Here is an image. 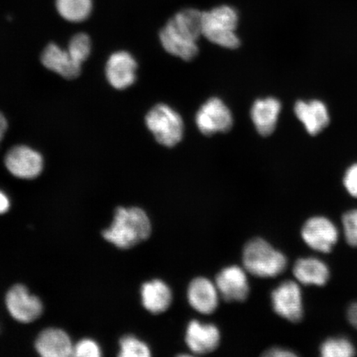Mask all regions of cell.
Returning a JSON list of instances; mask_svg holds the SVG:
<instances>
[{
    "mask_svg": "<svg viewBox=\"0 0 357 357\" xmlns=\"http://www.w3.org/2000/svg\"><path fill=\"white\" fill-rule=\"evenodd\" d=\"M202 36V12L185 8L176 13L160 31V40L169 54L192 61L199 53L198 42Z\"/></svg>",
    "mask_w": 357,
    "mask_h": 357,
    "instance_id": "6da1fadb",
    "label": "cell"
},
{
    "mask_svg": "<svg viewBox=\"0 0 357 357\" xmlns=\"http://www.w3.org/2000/svg\"><path fill=\"white\" fill-rule=\"evenodd\" d=\"M151 233L149 217L137 207L117 208L113 223L102 231L106 241L121 249H129L144 242Z\"/></svg>",
    "mask_w": 357,
    "mask_h": 357,
    "instance_id": "7a4b0ae2",
    "label": "cell"
},
{
    "mask_svg": "<svg viewBox=\"0 0 357 357\" xmlns=\"http://www.w3.org/2000/svg\"><path fill=\"white\" fill-rule=\"evenodd\" d=\"M243 265L250 274L257 278H275L287 269V258L262 238H255L245 244Z\"/></svg>",
    "mask_w": 357,
    "mask_h": 357,
    "instance_id": "3957f363",
    "label": "cell"
},
{
    "mask_svg": "<svg viewBox=\"0 0 357 357\" xmlns=\"http://www.w3.org/2000/svg\"><path fill=\"white\" fill-rule=\"evenodd\" d=\"M238 25V12L233 7L222 6L202 12V36L218 47L231 50L239 47Z\"/></svg>",
    "mask_w": 357,
    "mask_h": 357,
    "instance_id": "277c9868",
    "label": "cell"
},
{
    "mask_svg": "<svg viewBox=\"0 0 357 357\" xmlns=\"http://www.w3.org/2000/svg\"><path fill=\"white\" fill-rule=\"evenodd\" d=\"M146 124L160 145L173 147L182 140L184 123L181 116L167 105L154 106L146 116Z\"/></svg>",
    "mask_w": 357,
    "mask_h": 357,
    "instance_id": "5b68a950",
    "label": "cell"
},
{
    "mask_svg": "<svg viewBox=\"0 0 357 357\" xmlns=\"http://www.w3.org/2000/svg\"><path fill=\"white\" fill-rule=\"evenodd\" d=\"M199 130L205 136L227 132L233 127L234 119L227 106L218 98H212L200 107L195 116Z\"/></svg>",
    "mask_w": 357,
    "mask_h": 357,
    "instance_id": "8992f818",
    "label": "cell"
},
{
    "mask_svg": "<svg viewBox=\"0 0 357 357\" xmlns=\"http://www.w3.org/2000/svg\"><path fill=\"white\" fill-rule=\"evenodd\" d=\"M301 236L307 245L316 252L330 253L339 238L336 225L324 216L312 217L303 225Z\"/></svg>",
    "mask_w": 357,
    "mask_h": 357,
    "instance_id": "52a82bcc",
    "label": "cell"
},
{
    "mask_svg": "<svg viewBox=\"0 0 357 357\" xmlns=\"http://www.w3.org/2000/svg\"><path fill=\"white\" fill-rule=\"evenodd\" d=\"M272 306L276 314L292 323L303 318V297L300 285L293 280H285L271 294Z\"/></svg>",
    "mask_w": 357,
    "mask_h": 357,
    "instance_id": "ba28073f",
    "label": "cell"
},
{
    "mask_svg": "<svg viewBox=\"0 0 357 357\" xmlns=\"http://www.w3.org/2000/svg\"><path fill=\"white\" fill-rule=\"evenodd\" d=\"M6 306L13 319L25 324L38 319L43 310L41 301L22 284H16L8 290Z\"/></svg>",
    "mask_w": 357,
    "mask_h": 357,
    "instance_id": "9c48e42d",
    "label": "cell"
},
{
    "mask_svg": "<svg viewBox=\"0 0 357 357\" xmlns=\"http://www.w3.org/2000/svg\"><path fill=\"white\" fill-rule=\"evenodd\" d=\"M4 162L12 175L26 180L38 177L43 168L42 155L26 146L13 147L8 151Z\"/></svg>",
    "mask_w": 357,
    "mask_h": 357,
    "instance_id": "30bf717a",
    "label": "cell"
},
{
    "mask_svg": "<svg viewBox=\"0 0 357 357\" xmlns=\"http://www.w3.org/2000/svg\"><path fill=\"white\" fill-rule=\"evenodd\" d=\"M216 287L223 300L243 302L250 291L247 275L242 268L231 266L225 268L216 278Z\"/></svg>",
    "mask_w": 357,
    "mask_h": 357,
    "instance_id": "8fae6325",
    "label": "cell"
},
{
    "mask_svg": "<svg viewBox=\"0 0 357 357\" xmlns=\"http://www.w3.org/2000/svg\"><path fill=\"white\" fill-rule=\"evenodd\" d=\"M137 67L135 59L128 52H115L107 62V79L115 89H126L135 82Z\"/></svg>",
    "mask_w": 357,
    "mask_h": 357,
    "instance_id": "7c38bea8",
    "label": "cell"
},
{
    "mask_svg": "<svg viewBox=\"0 0 357 357\" xmlns=\"http://www.w3.org/2000/svg\"><path fill=\"white\" fill-rule=\"evenodd\" d=\"M185 342L190 351L195 354H211L220 345V330L213 324L191 321L187 327Z\"/></svg>",
    "mask_w": 357,
    "mask_h": 357,
    "instance_id": "4fadbf2b",
    "label": "cell"
},
{
    "mask_svg": "<svg viewBox=\"0 0 357 357\" xmlns=\"http://www.w3.org/2000/svg\"><path fill=\"white\" fill-rule=\"evenodd\" d=\"M218 290L216 284L204 278H197L191 281L187 297L194 310L203 314H211L218 305Z\"/></svg>",
    "mask_w": 357,
    "mask_h": 357,
    "instance_id": "5bb4252c",
    "label": "cell"
},
{
    "mask_svg": "<svg viewBox=\"0 0 357 357\" xmlns=\"http://www.w3.org/2000/svg\"><path fill=\"white\" fill-rule=\"evenodd\" d=\"M41 60L46 68L66 79L77 78L82 71V65L74 59L68 50H63L54 43L45 48Z\"/></svg>",
    "mask_w": 357,
    "mask_h": 357,
    "instance_id": "9a60e30c",
    "label": "cell"
},
{
    "mask_svg": "<svg viewBox=\"0 0 357 357\" xmlns=\"http://www.w3.org/2000/svg\"><path fill=\"white\" fill-rule=\"evenodd\" d=\"M294 114L312 136L318 135L330 123L327 106L320 100L298 101Z\"/></svg>",
    "mask_w": 357,
    "mask_h": 357,
    "instance_id": "2e32d148",
    "label": "cell"
},
{
    "mask_svg": "<svg viewBox=\"0 0 357 357\" xmlns=\"http://www.w3.org/2000/svg\"><path fill=\"white\" fill-rule=\"evenodd\" d=\"M36 350L44 357H69L74 356V346L64 331L48 328L40 333L35 343Z\"/></svg>",
    "mask_w": 357,
    "mask_h": 357,
    "instance_id": "e0dca14e",
    "label": "cell"
},
{
    "mask_svg": "<svg viewBox=\"0 0 357 357\" xmlns=\"http://www.w3.org/2000/svg\"><path fill=\"white\" fill-rule=\"evenodd\" d=\"M281 104L275 98H266L254 102L251 117L254 126L261 136L267 137L273 133L278 125Z\"/></svg>",
    "mask_w": 357,
    "mask_h": 357,
    "instance_id": "ac0fdd59",
    "label": "cell"
},
{
    "mask_svg": "<svg viewBox=\"0 0 357 357\" xmlns=\"http://www.w3.org/2000/svg\"><path fill=\"white\" fill-rule=\"evenodd\" d=\"M294 278L301 284L324 287L330 279V270L327 264L316 257L301 258L294 263Z\"/></svg>",
    "mask_w": 357,
    "mask_h": 357,
    "instance_id": "d6986e66",
    "label": "cell"
},
{
    "mask_svg": "<svg viewBox=\"0 0 357 357\" xmlns=\"http://www.w3.org/2000/svg\"><path fill=\"white\" fill-rule=\"evenodd\" d=\"M142 305L153 314L166 312L172 303V292L168 285L160 280L146 282L141 289Z\"/></svg>",
    "mask_w": 357,
    "mask_h": 357,
    "instance_id": "ffe728a7",
    "label": "cell"
},
{
    "mask_svg": "<svg viewBox=\"0 0 357 357\" xmlns=\"http://www.w3.org/2000/svg\"><path fill=\"white\" fill-rule=\"evenodd\" d=\"M56 6L64 20L79 22L91 15L93 2L92 0H56Z\"/></svg>",
    "mask_w": 357,
    "mask_h": 357,
    "instance_id": "44dd1931",
    "label": "cell"
},
{
    "mask_svg": "<svg viewBox=\"0 0 357 357\" xmlns=\"http://www.w3.org/2000/svg\"><path fill=\"white\" fill-rule=\"evenodd\" d=\"M323 357H351L356 354V348L349 339L344 337H330L320 346Z\"/></svg>",
    "mask_w": 357,
    "mask_h": 357,
    "instance_id": "7402d4cb",
    "label": "cell"
},
{
    "mask_svg": "<svg viewBox=\"0 0 357 357\" xmlns=\"http://www.w3.org/2000/svg\"><path fill=\"white\" fill-rule=\"evenodd\" d=\"M121 357H149L151 351L149 346L132 335L123 337L120 340V354Z\"/></svg>",
    "mask_w": 357,
    "mask_h": 357,
    "instance_id": "603a6c76",
    "label": "cell"
},
{
    "mask_svg": "<svg viewBox=\"0 0 357 357\" xmlns=\"http://www.w3.org/2000/svg\"><path fill=\"white\" fill-rule=\"evenodd\" d=\"M70 55L78 62L79 65L88 59L91 52V38L86 33H78L75 35L70 40L68 49Z\"/></svg>",
    "mask_w": 357,
    "mask_h": 357,
    "instance_id": "cb8c5ba5",
    "label": "cell"
},
{
    "mask_svg": "<svg viewBox=\"0 0 357 357\" xmlns=\"http://www.w3.org/2000/svg\"><path fill=\"white\" fill-rule=\"evenodd\" d=\"M342 223L347 244L357 248V208L343 214Z\"/></svg>",
    "mask_w": 357,
    "mask_h": 357,
    "instance_id": "d4e9b609",
    "label": "cell"
},
{
    "mask_svg": "<svg viewBox=\"0 0 357 357\" xmlns=\"http://www.w3.org/2000/svg\"><path fill=\"white\" fill-rule=\"evenodd\" d=\"M74 356L78 357H99L101 356L100 348L96 342L91 339H84L74 347Z\"/></svg>",
    "mask_w": 357,
    "mask_h": 357,
    "instance_id": "484cf974",
    "label": "cell"
},
{
    "mask_svg": "<svg viewBox=\"0 0 357 357\" xmlns=\"http://www.w3.org/2000/svg\"><path fill=\"white\" fill-rule=\"evenodd\" d=\"M345 189L352 197L357 199V164L352 165L343 178Z\"/></svg>",
    "mask_w": 357,
    "mask_h": 357,
    "instance_id": "4316f807",
    "label": "cell"
},
{
    "mask_svg": "<svg viewBox=\"0 0 357 357\" xmlns=\"http://www.w3.org/2000/svg\"><path fill=\"white\" fill-rule=\"evenodd\" d=\"M266 357H294L297 355L292 351L281 347H272L263 354Z\"/></svg>",
    "mask_w": 357,
    "mask_h": 357,
    "instance_id": "83f0119b",
    "label": "cell"
},
{
    "mask_svg": "<svg viewBox=\"0 0 357 357\" xmlns=\"http://www.w3.org/2000/svg\"><path fill=\"white\" fill-rule=\"evenodd\" d=\"M348 322L357 330V302L352 303L347 310Z\"/></svg>",
    "mask_w": 357,
    "mask_h": 357,
    "instance_id": "f1b7e54d",
    "label": "cell"
},
{
    "mask_svg": "<svg viewBox=\"0 0 357 357\" xmlns=\"http://www.w3.org/2000/svg\"><path fill=\"white\" fill-rule=\"evenodd\" d=\"M10 207V199L8 196L0 190V214L6 213Z\"/></svg>",
    "mask_w": 357,
    "mask_h": 357,
    "instance_id": "f546056e",
    "label": "cell"
},
{
    "mask_svg": "<svg viewBox=\"0 0 357 357\" xmlns=\"http://www.w3.org/2000/svg\"><path fill=\"white\" fill-rule=\"evenodd\" d=\"M8 128V123L6 121V119L4 118V116L0 113V142H1L2 138L6 133Z\"/></svg>",
    "mask_w": 357,
    "mask_h": 357,
    "instance_id": "4dcf8cb0",
    "label": "cell"
}]
</instances>
